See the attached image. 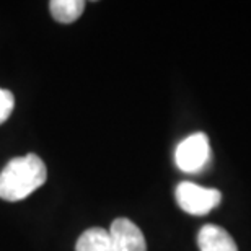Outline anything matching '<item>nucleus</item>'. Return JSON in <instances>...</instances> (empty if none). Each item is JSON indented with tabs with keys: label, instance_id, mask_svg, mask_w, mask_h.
<instances>
[{
	"label": "nucleus",
	"instance_id": "nucleus-6",
	"mask_svg": "<svg viewBox=\"0 0 251 251\" xmlns=\"http://www.w3.org/2000/svg\"><path fill=\"white\" fill-rule=\"evenodd\" d=\"M75 251H113L109 232L100 227L85 230L77 240Z\"/></svg>",
	"mask_w": 251,
	"mask_h": 251
},
{
	"label": "nucleus",
	"instance_id": "nucleus-7",
	"mask_svg": "<svg viewBox=\"0 0 251 251\" xmlns=\"http://www.w3.org/2000/svg\"><path fill=\"white\" fill-rule=\"evenodd\" d=\"M83 8V0H52L49 2V10H51L54 20H57L59 23H74L75 20L82 17Z\"/></svg>",
	"mask_w": 251,
	"mask_h": 251
},
{
	"label": "nucleus",
	"instance_id": "nucleus-1",
	"mask_svg": "<svg viewBox=\"0 0 251 251\" xmlns=\"http://www.w3.org/2000/svg\"><path fill=\"white\" fill-rule=\"evenodd\" d=\"M48 179L46 165L38 155L17 157L0 172V199L17 202L41 188Z\"/></svg>",
	"mask_w": 251,
	"mask_h": 251
},
{
	"label": "nucleus",
	"instance_id": "nucleus-2",
	"mask_svg": "<svg viewBox=\"0 0 251 251\" xmlns=\"http://www.w3.org/2000/svg\"><path fill=\"white\" fill-rule=\"evenodd\" d=\"M178 205L191 215H205L215 209L222 201L220 191L214 188H202L191 181H183L176 186Z\"/></svg>",
	"mask_w": 251,
	"mask_h": 251
},
{
	"label": "nucleus",
	"instance_id": "nucleus-8",
	"mask_svg": "<svg viewBox=\"0 0 251 251\" xmlns=\"http://www.w3.org/2000/svg\"><path fill=\"white\" fill-rule=\"evenodd\" d=\"M15 108V98L10 90L0 88V124H3L10 118Z\"/></svg>",
	"mask_w": 251,
	"mask_h": 251
},
{
	"label": "nucleus",
	"instance_id": "nucleus-3",
	"mask_svg": "<svg viewBox=\"0 0 251 251\" xmlns=\"http://www.w3.org/2000/svg\"><path fill=\"white\" fill-rule=\"evenodd\" d=\"M210 158L209 139L204 132L191 134L178 144L175 150V162L184 173L201 172Z\"/></svg>",
	"mask_w": 251,
	"mask_h": 251
},
{
	"label": "nucleus",
	"instance_id": "nucleus-4",
	"mask_svg": "<svg viewBox=\"0 0 251 251\" xmlns=\"http://www.w3.org/2000/svg\"><path fill=\"white\" fill-rule=\"evenodd\" d=\"M113 251H147L144 233L129 219H116L109 227Z\"/></svg>",
	"mask_w": 251,
	"mask_h": 251
},
{
	"label": "nucleus",
	"instance_id": "nucleus-5",
	"mask_svg": "<svg viewBox=\"0 0 251 251\" xmlns=\"http://www.w3.org/2000/svg\"><path fill=\"white\" fill-rule=\"evenodd\" d=\"M201 251H238L235 240L219 225H204L198 233Z\"/></svg>",
	"mask_w": 251,
	"mask_h": 251
}]
</instances>
